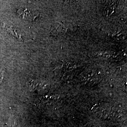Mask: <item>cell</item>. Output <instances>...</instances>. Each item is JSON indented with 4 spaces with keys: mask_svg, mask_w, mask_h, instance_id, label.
<instances>
[{
    "mask_svg": "<svg viewBox=\"0 0 127 127\" xmlns=\"http://www.w3.org/2000/svg\"><path fill=\"white\" fill-rule=\"evenodd\" d=\"M4 71L5 70L3 69H2L0 70V83L1 82H2V81L3 79Z\"/></svg>",
    "mask_w": 127,
    "mask_h": 127,
    "instance_id": "cell-2",
    "label": "cell"
},
{
    "mask_svg": "<svg viewBox=\"0 0 127 127\" xmlns=\"http://www.w3.org/2000/svg\"><path fill=\"white\" fill-rule=\"evenodd\" d=\"M18 12L19 13V16H22L24 19L32 20L35 17V14L28 9H20L18 10Z\"/></svg>",
    "mask_w": 127,
    "mask_h": 127,
    "instance_id": "cell-1",
    "label": "cell"
}]
</instances>
